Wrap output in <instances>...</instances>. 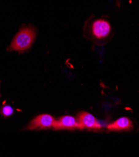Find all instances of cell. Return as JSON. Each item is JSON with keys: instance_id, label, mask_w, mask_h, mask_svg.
Instances as JSON below:
<instances>
[{"instance_id": "cell-3", "label": "cell", "mask_w": 139, "mask_h": 157, "mask_svg": "<svg viewBox=\"0 0 139 157\" xmlns=\"http://www.w3.org/2000/svg\"><path fill=\"white\" fill-rule=\"evenodd\" d=\"M111 32L110 23L103 19L96 20L91 25V33L97 40H104L109 36Z\"/></svg>"}, {"instance_id": "cell-1", "label": "cell", "mask_w": 139, "mask_h": 157, "mask_svg": "<svg viewBox=\"0 0 139 157\" xmlns=\"http://www.w3.org/2000/svg\"><path fill=\"white\" fill-rule=\"evenodd\" d=\"M35 38V33L32 28H24L14 38L10 45V49L13 51L25 52L30 48Z\"/></svg>"}, {"instance_id": "cell-5", "label": "cell", "mask_w": 139, "mask_h": 157, "mask_svg": "<svg viewBox=\"0 0 139 157\" xmlns=\"http://www.w3.org/2000/svg\"><path fill=\"white\" fill-rule=\"evenodd\" d=\"M53 128L58 130H80V125L76 118L71 116H64L56 121Z\"/></svg>"}, {"instance_id": "cell-8", "label": "cell", "mask_w": 139, "mask_h": 157, "mask_svg": "<svg viewBox=\"0 0 139 157\" xmlns=\"http://www.w3.org/2000/svg\"><path fill=\"white\" fill-rule=\"evenodd\" d=\"M0 96H1V95H0Z\"/></svg>"}, {"instance_id": "cell-7", "label": "cell", "mask_w": 139, "mask_h": 157, "mask_svg": "<svg viewBox=\"0 0 139 157\" xmlns=\"http://www.w3.org/2000/svg\"><path fill=\"white\" fill-rule=\"evenodd\" d=\"M0 113H1V114L3 116L5 117H10L13 113V109L9 105H5V106H3L1 108V109H0Z\"/></svg>"}, {"instance_id": "cell-4", "label": "cell", "mask_w": 139, "mask_h": 157, "mask_svg": "<svg viewBox=\"0 0 139 157\" xmlns=\"http://www.w3.org/2000/svg\"><path fill=\"white\" fill-rule=\"evenodd\" d=\"M80 130L87 129L90 130H100L102 125L97 118L87 112H81L77 118Z\"/></svg>"}, {"instance_id": "cell-6", "label": "cell", "mask_w": 139, "mask_h": 157, "mask_svg": "<svg viewBox=\"0 0 139 157\" xmlns=\"http://www.w3.org/2000/svg\"><path fill=\"white\" fill-rule=\"evenodd\" d=\"M133 127V123L129 118L127 117H122L110 124L108 126L107 129L110 132L130 131L132 130Z\"/></svg>"}, {"instance_id": "cell-2", "label": "cell", "mask_w": 139, "mask_h": 157, "mask_svg": "<svg viewBox=\"0 0 139 157\" xmlns=\"http://www.w3.org/2000/svg\"><path fill=\"white\" fill-rule=\"evenodd\" d=\"M55 122V119L50 115H40L31 121L26 129L29 130L49 129L54 127Z\"/></svg>"}]
</instances>
